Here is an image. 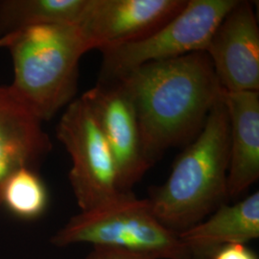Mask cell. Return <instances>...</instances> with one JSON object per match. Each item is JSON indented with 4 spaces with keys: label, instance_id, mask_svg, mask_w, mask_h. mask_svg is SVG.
I'll use <instances>...</instances> for the list:
<instances>
[{
    "label": "cell",
    "instance_id": "5bb4252c",
    "mask_svg": "<svg viewBox=\"0 0 259 259\" xmlns=\"http://www.w3.org/2000/svg\"><path fill=\"white\" fill-rule=\"evenodd\" d=\"M48 203L46 185L37 170L22 168L11 177L2 192V204L21 219L32 220L45 212Z\"/></svg>",
    "mask_w": 259,
    "mask_h": 259
},
{
    "label": "cell",
    "instance_id": "277c9868",
    "mask_svg": "<svg viewBox=\"0 0 259 259\" xmlns=\"http://www.w3.org/2000/svg\"><path fill=\"white\" fill-rule=\"evenodd\" d=\"M51 244L64 248L91 244L150 254L156 259H190L185 245L152 210L148 199L132 192L91 210L81 211L51 237Z\"/></svg>",
    "mask_w": 259,
    "mask_h": 259
},
{
    "label": "cell",
    "instance_id": "9c48e42d",
    "mask_svg": "<svg viewBox=\"0 0 259 259\" xmlns=\"http://www.w3.org/2000/svg\"><path fill=\"white\" fill-rule=\"evenodd\" d=\"M223 92L259 93V28L252 4L237 0L205 49Z\"/></svg>",
    "mask_w": 259,
    "mask_h": 259
},
{
    "label": "cell",
    "instance_id": "5b68a950",
    "mask_svg": "<svg viewBox=\"0 0 259 259\" xmlns=\"http://www.w3.org/2000/svg\"><path fill=\"white\" fill-rule=\"evenodd\" d=\"M237 0H187L162 27L136 42L101 51L99 81L120 79L141 65L205 51L215 29Z\"/></svg>",
    "mask_w": 259,
    "mask_h": 259
},
{
    "label": "cell",
    "instance_id": "9a60e30c",
    "mask_svg": "<svg viewBox=\"0 0 259 259\" xmlns=\"http://www.w3.org/2000/svg\"><path fill=\"white\" fill-rule=\"evenodd\" d=\"M85 259H156V257L120 248L93 246V250L89 252Z\"/></svg>",
    "mask_w": 259,
    "mask_h": 259
},
{
    "label": "cell",
    "instance_id": "8992f818",
    "mask_svg": "<svg viewBox=\"0 0 259 259\" xmlns=\"http://www.w3.org/2000/svg\"><path fill=\"white\" fill-rule=\"evenodd\" d=\"M57 137L71 158L68 177L81 211L100 206L121 193L108 142L81 97L66 107Z\"/></svg>",
    "mask_w": 259,
    "mask_h": 259
},
{
    "label": "cell",
    "instance_id": "7c38bea8",
    "mask_svg": "<svg viewBox=\"0 0 259 259\" xmlns=\"http://www.w3.org/2000/svg\"><path fill=\"white\" fill-rule=\"evenodd\" d=\"M190 259H211L224 247L259 237V192L224 204L204 220L178 234Z\"/></svg>",
    "mask_w": 259,
    "mask_h": 259
},
{
    "label": "cell",
    "instance_id": "7a4b0ae2",
    "mask_svg": "<svg viewBox=\"0 0 259 259\" xmlns=\"http://www.w3.org/2000/svg\"><path fill=\"white\" fill-rule=\"evenodd\" d=\"M229 159V116L221 96L166 182L151 193L148 201L157 220L180 234L227 204Z\"/></svg>",
    "mask_w": 259,
    "mask_h": 259
},
{
    "label": "cell",
    "instance_id": "3957f363",
    "mask_svg": "<svg viewBox=\"0 0 259 259\" xmlns=\"http://www.w3.org/2000/svg\"><path fill=\"white\" fill-rule=\"evenodd\" d=\"M9 49L13 94L40 121L67 107L77 92L79 64L90 51L78 25H40L0 37Z\"/></svg>",
    "mask_w": 259,
    "mask_h": 259
},
{
    "label": "cell",
    "instance_id": "52a82bcc",
    "mask_svg": "<svg viewBox=\"0 0 259 259\" xmlns=\"http://www.w3.org/2000/svg\"><path fill=\"white\" fill-rule=\"evenodd\" d=\"M108 142L120 192L132 189L153 164L146 155L139 119L120 81H99L81 96Z\"/></svg>",
    "mask_w": 259,
    "mask_h": 259
},
{
    "label": "cell",
    "instance_id": "8fae6325",
    "mask_svg": "<svg viewBox=\"0 0 259 259\" xmlns=\"http://www.w3.org/2000/svg\"><path fill=\"white\" fill-rule=\"evenodd\" d=\"M230 125L228 196L234 199L259 178V93L223 92Z\"/></svg>",
    "mask_w": 259,
    "mask_h": 259
},
{
    "label": "cell",
    "instance_id": "ba28073f",
    "mask_svg": "<svg viewBox=\"0 0 259 259\" xmlns=\"http://www.w3.org/2000/svg\"><path fill=\"white\" fill-rule=\"evenodd\" d=\"M187 0H89L77 24L91 50L100 52L147 37L173 19Z\"/></svg>",
    "mask_w": 259,
    "mask_h": 259
},
{
    "label": "cell",
    "instance_id": "2e32d148",
    "mask_svg": "<svg viewBox=\"0 0 259 259\" xmlns=\"http://www.w3.org/2000/svg\"><path fill=\"white\" fill-rule=\"evenodd\" d=\"M211 259H258L255 253L243 244L229 245L218 250Z\"/></svg>",
    "mask_w": 259,
    "mask_h": 259
},
{
    "label": "cell",
    "instance_id": "4fadbf2b",
    "mask_svg": "<svg viewBox=\"0 0 259 259\" xmlns=\"http://www.w3.org/2000/svg\"><path fill=\"white\" fill-rule=\"evenodd\" d=\"M89 0H0V37L40 25H77Z\"/></svg>",
    "mask_w": 259,
    "mask_h": 259
},
{
    "label": "cell",
    "instance_id": "30bf717a",
    "mask_svg": "<svg viewBox=\"0 0 259 259\" xmlns=\"http://www.w3.org/2000/svg\"><path fill=\"white\" fill-rule=\"evenodd\" d=\"M51 150L42 121L10 91L0 85V205L10 178L22 168L36 170Z\"/></svg>",
    "mask_w": 259,
    "mask_h": 259
},
{
    "label": "cell",
    "instance_id": "6da1fadb",
    "mask_svg": "<svg viewBox=\"0 0 259 259\" xmlns=\"http://www.w3.org/2000/svg\"><path fill=\"white\" fill-rule=\"evenodd\" d=\"M135 106L149 160L203 129L223 90L205 51L153 62L120 79Z\"/></svg>",
    "mask_w": 259,
    "mask_h": 259
}]
</instances>
